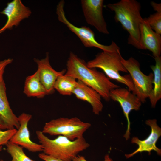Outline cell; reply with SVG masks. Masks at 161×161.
<instances>
[{
	"label": "cell",
	"mask_w": 161,
	"mask_h": 161,
	"mask_svg": "<svg viewBox=\"0 0 161 161\" xmlns=\"http://www.w3.org/2000/svg\"><path fill=\"white\" fill-rule=\"evenodd\" d=\"M66 67L65 74L74 77L93 88L106 101L110 100V91L120 87L110 81L104 73L96 68L89 67L84 60L72 52L67 61Z\"/></svg>",
	"instance_id": "obj_1"
},
{
	"label": "cell",
	"mask_w": 161,
	"mask_h": 161,
	"mask_svg": "<svg viewBox=\"0 0 161 161\" xmlns=\"http://www.w3.org/2000/svg\"><path fill=\"white\" fill-rule=\"evenodd\" d=\"M107 7L115 13L114 19L129 34L128 43L137 48L145 50L141 41V29L143 18L140 4L135 0H121L109 4Z\"/></svg>",
	"instance_id": "obj_2"
},
{
	"label": "cell",
	"mask_w": 161,
	"mask_h": 161,
	"mask_svg": "<svg viewBox=\"0 0 161 161\" xmlns=\"http://www.w3.org/2000/svg\"><path fill=\"white\" fill-rule=\"evenodd\" d=\"M36 134L44 153L64 161H72L79 153L90 146L83 137L72 140L61 135L51 139L39 130Z\"/></svg>",
	"instance_id": "obj_3"
},
{
	"label": "cell",
	"mask_w": 161,
	"mask_h": 161,
	"mask_svg": "<svg viewBox=\"0 0 161 161\" xmlns=\"http://www.w3.org/2000/svg\"><path fill=\"white\" fill-rule=\"evenodd\" d=\"M121 56L120 50L112 52H103L97 54L94 59L87 63L90 68L102 69L109 79H113L127 86L128 90L133 93V83L130 75L122 76L120 72H127L120 60Z\"/></svg>",
	"instance_id": "obj_4"
},
{
	"label": "cell",
	"mask_w": 161,
	"mask_h": 161,
	"mask_svg": "<svg viewBox=\"0 0 161 161\" xmlns=\"http://www.w3.org/2000/svg\"><path fill=\"white\" fill-rule=\"evenodd\" d=\"M90 123L76 117H60L46 122L41 131L50 135H61L73 140L83 137L91 126Z\"/></svg>",
	"instance_id": "obj_5"
},
{
	"label": "cell",
	"mask_w": 161,
	"mask_h": 161,
	"mask_svg": "<svg viewBox=\"0 0 161 161\" xmlns=\"http://www.w3.org/2000/svg\"><path fill=\"white\" fill-rule=\"evenodd\" d=\"M65 2L61 1L57 6L56 14L58 20L64 24L72 32L80 39L85 47H95L102 50L103 51L112 52L120 50L116 43L112 41L109 45H105L99 43L96 40L94 32L89 27L86 26L77 27L66 18L64 10Z\"/></svg>",
	"instance_id": "obj_6"
},
{
	"label": "cell",
	"mask_w": 161,
	"mask_h": 161,
	"mask_svg": "<svg viewBox=\"0 0 161 161\" xmlns=\"http://www.w3.org/2000/svg\"><path fill=\"white\" fill-rule=\"evenodd\" d=\"M120 60L132 80L134 87L132 93L142 103H144L153 89V73H151L148 75L144 74L140 70L138 61L132 57L126 60L121 56Z\"/></svg>",
	"instance_id": "obj_7"
},
{
	"label": "cell",
	"mask_w": 161,
	"mask_h": 161,
	"mask_svg": "<svg viewBox=\"0 0 161 161\" xmlns=\"http://www.w3.org/2000/svg\"><path fill=\"white\" fill-rule=\"evenodd\" d=\"M109 97L110 99L119 103L126 118L127 128L123 137L127 140L130 134L129 114L132 110H139L142 103L135 95L124 88L119 87L113 89L110 92Z\"/></svg>",
	"instance_id": "obj_8"
},
{
	"label": "cell",
	"mask_w": 161,
	"mask_h": 161,
	"mask_svg": "<svg viewBox=\"0 0 161 161\" xmlns=\"http://www.w3.org/2000/svg\"><path fill=\"white\" fill-rule=\"evenodd\" d=\"M103 0H81V3L87 23L94 27L99 32L109 33L103 15Z\"/></svg>",
	"instance_id": "obj_9"
},
{
	"label": "cell",
	"mask_w": 161,
	"mask_h": 161,
	"mask_svg": "<svg viewBox=\"0 0 161 161\" xmlns=\"http://www.w3.org/2000/svg\"><path fill=\"white\" fill-rule=\"evenodd\" d=\"M0 13L6 15L7 20L4 25L0 29V34L7 30H11L13 26H18L21 21L28 18L32 12L21 0H13L8 3Z\"/></svg>",
	"instance_id": "obj_10"
},
{
	"label": "cell",
	"mask_w": 161,
	"mask_h": 161,
	"mask_svg": "<svg viewBox=\"0 0 161 161\" xmlns=\"http://www.w3.org/2000/svg\"><path fill=\"white\" fill-rule=\"evenodd\" d=\"M32 117L31 115L24 113L19 116V128L9 141L26 148L29 151H42L43 149L41 145L33 142L30 139L28 125Z\"/></svg>",
	"instance_id": "obj_11"
},
{
	"label": "cell",
	"mask_w": 161,
	"mask_h": 161,
	"mask_svg": "<svg viewBox=\"0 0 161 161\" xmlns=\"http://www.w3.org/2000/svg\"><path fill=\"white\" fill-rule=\"evenodd\" d=\"M157 121L155 119H149L146 121V124L151 127V131L149 135L145 139L141 140L137 137L132 138L131 143L137 144L138 147L132 153L126 154L127 158H129L138 153L143 151L147 152L150 155L151 151L153 150L155 151L158 155H161V149L156 146V143L161 135V129L157 124Z\"/></svg>",
	"instance_id": "obj_12"
},
{
	"label": "cell",
	"mask_w": 161,
	"mask_h": 161,
	"mask_svg": "<svg viewBox=\"0 0 161 161\" xmlns=\"http://www.w3.org/2000/svg\"><path fill=\"white\" fill-rule=\"evenodd\" d=\"M34 61L38 65L40 79L47 95L52 93L54 91V86L56 79L59 76L65 74L66 70L64 69L57 71L54 70L50 64L47 52L44 58L40 60L34 58Z\"/></svg>",
	"instance_id": "obj_13"
},
{
	"label": "cell",
	"mask_w": 161,
	"mask_h": 161,
	"mask_svg": "<svg viewBox=\"0 0 161 161\" xmlns=\"http://www.w3.org/2000/svg\"><path fill=\"white\" fill-rule=\"evenodd\" d=\"M77 80L72 94L78 99L89 103L92 106L93 113L95 114L99 115L103 108L101 95L93 88L81 81Z\"/></svg>",
	"instance_id": "obj_14"
},
{
	"label": "cell",
	"mask_w": 161,
	"mask_h": 161,
	"mask_svg": "<svg viewBox=\"0 0 161 161\" xmlns=\"http://www.w3.org/2000/svg\"><path fill=\"white\" fill-rule=\"evenodd\" d=\"M0 120L7 129H18V117L13 113L8 100L4 80L0 81Z\"/></svg>",
	"instance_id": "obj_15"
},
{
	"label": "cell",
	"mask_w": 161,
	"mask_h": 161,
	"mask_svg": "<svg viewBox=\"0 0 161 161\" xmlns=\"http://www.w3.org/2000/svg\"><path fill=\"white\" fill-rule=\"evenodd\" d=\"M141 38L145 49L151 51L154 58L160 56L161 36L151 29L145 18L141 26Z\"/></svg>",
	"instance_id": "obj_16"
},
{
	"label": "cell",
	"mask_w": 161,
	"mask_h": 161,
	"mask_svg": "<svg viewBox=\"0 0 161 161\" xmlns=\"http://www.w3.org/2000/svg\"><path fill=\"white\" fill-rule=\"evenodd\" d=\"M24 93L28 97L41 98L47 93L41 83L38 70L33 75L27 77L25 82Z\"/></svg>",
	"instance_id": "obj_17"
},
{
	"label": "cell",
	"mask_w": 161,
	"mask_h": 161,
	"mask_svg": "<svg viewBox=\"0 0 161 161\" xmlns=\"http://www.w3.org/2000/svg\"><path fill=\"white\" fill-rule=\"evenodd\" d=\"M154 59L155 65L150 66L153 72L154 86L148 98L153 108L155 107L157 103L161 98V57H155Z\"/></svg>",
	"instance_id": "obj_18"
},
{
	"label": "cell",
	"mask_w": 161,
	"mask_h": 161,
	"mask_svg": "<svg viewBox=\"0 0 161 161\" xmlns=\"http://www.w3.org/2000/svg\"><path fill=\"white\" fill-rule=\"evenodd\" d=\"M77 80L74 77L65 74L61 75L56 79L54 89L62 95H71L76 86Z\"/></svg>",
	"instance_id": "obj_19"
},
{
	"label": "cell",
	"mask_w": 161,
	"mask_h": 161,
	"mask_svg": "<svg viewBox=\"0 0 161 161\" xmlns=\"http://www.w3.org/2000/svg\"><path fill=\"white\" fill-rule=\"evenodd\" d=\"M5 145L7 152L12 158L11 161H35L27 156L21 146L10 141Z\"/></svg>",
	"instance_id": "obj_20"
},
{
	"label": "cell",
	"mask_w": 161,
	"mask_h": 161,
	"mask_svg": "<svg viewBox=\"0 0 161 161\" xmlns=\"http://www.w3.org/2000/svg\"><path fill=\"white\" fill-rule=\"evenodd\" d=\"M148 23L156 32L161 34V12H156L145 18Z\"/></svg>",
	"instance_id": "obj_21"
},
{
	"label": "cell",
	"mask_w": 161,
	"mask_h": 161,
	"mask_svg": "<svg viewBox=\"0 0 161 161\" xmlns=\"http://www.w3.org/2000/svg\"><path fill=\"white\" fill-rule=\"evenodd\" d=\"M17 131L15 129H7L4 131L0 129V146L6 145Z\"/></svg>",
	"instance_id": "obj_22"
},
{
	"label": "cell",
	"mask_w": 161,
	"mask_h": 161,
	"mask_svg": "<svg viewBox=\"0 0 161 161\" xmlns=\"http://www.w3.org/2000/svg\"><path fill=\"white\" fill-rule=\"evenodd\" d=\"M13 61V59L10 58L0 61V81L4 80L3 75L6 67Z\"/></svg>",
	"instance_id": "obj_23"
},
{
	"label": "cell",
	"mask_w": 161,
	"mask_h": 161,
	"mask_svg": "<svg viewBox=\"0 0 161 161\" xmlns=\"http://www.w3.org/2000/svg\"><path fill=\"white\" fill-rule=\"evenodd\" d=\"M38 157L40 158L44 161H64L61 159L47 155L44 153H39Z\"/></svg>",
	"instance_id": "obj_24"
},
{
	"label": "cell",
	"mask_w": 161,
	"mask_h": 161,
	"mask_svg": "<svg viewBox=\"0 0 161 161\" xmlns=\"http://www.w3.org/2000/svg\"><path fill=\"white\" fill-rule=\"evenodd\" d=\"M72 161H87L85 157L78 155ZM103 161H113L112 160L110 157L109 154H106L104 157Z\"/></svg>",
	"instance_id": "obj_25"
},
{
	"label": "cell",
	"mask_w": 161,
	"mask_h": 161,
	"mask_svg": "<svg viewBox=\"0 0 161 161\" xmlns=\"http://www.w3.org/2000/svg\"><path fill=\"white\" fill-rule=\"evenodd\" d=\"M151 4L154 10L156 12H161V4L157 3L152 1Z\"/></svg>",
	"instance_id": "obj_26"
},
{
	"label": "cell",
	"mask_w": 161,
	"mask_h": 161,
	"mask_svg": "<svg viewBox=\"0 0 161 161\" xmlns=\"http://www.w3.org/2000/svg\"><path fill=\"white\" fill-rule=\"evenodd\" d=\"M6 129L5 127L0 120V129L4 130Z\"/></svg>",
	"instance_id": "obj_27"
},
{
	"label": "cell",
	"mask_w": 161,
	"mask_h": 161,
	"mask_svg": "<svg viewBox=\"0 0 161 161\" xmlns=\"http://www.w3.org/2000/svg\"><path fill=\"white\" fill-rule=\"evenodd\" d=\"M2 148V146H0V151L1 150Z\"/></svg>",
	"instance_id": "obj_28"
},
{
	"label": "cell",
	"mask_w": 161,
	"mask_h": 161,
	"mask_svg": "<svg viewBox=\"0 0 161 161\" xmlns=\"http://www.w3.org/2000/svg\"><path fill=\"white\" fill-rule=\"evenodd\" d=\"M0 161H4L2 159H1L0 160Z\"/></svg>",
	"instance_id": "obj_29"
}]
</instances>
